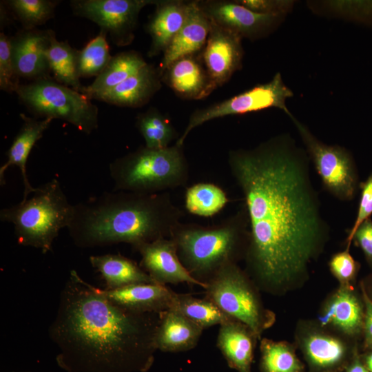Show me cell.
Segmentation results:
<instances>
[{"mask_svg": "<svg viewBox=\"0 0 372 372\" xmlns=\"http://www.w3.org/2000/svg\"><path fill=\"white\" fill-rule=\"evenodd\" d=\"M310 163L287 134L229 152L249 220L246 272L267 292L280 293L303 280L329 238Z\"/></svg>", "mask_w": 372, "mask_h": 372, "instance_id": "6da1fadb", "label": "cell"}, {"mask_svg": "<svg viewBox=\"0 0 372 372\" xmlns=\"http://www.w3.org/2000/svg\"><path fill=\"white\" fill-rule=\"evenodd\" d=\"M159 319L114 304L72 270L48 329L56 364L65 372H147Z\"/></svg>", "mask_w": 372, "mask_h": 372, "instance_id": "7a4b0ae2", "label": "cell"}, {"mask_svg": "<svg viewBox=\"0 0 372 372\" xmlns=\"http://www.w3.org/2000/svg\"><path fill=\"white\" fill-rule=\"evenodd\" d=\"M183 211L168 192L142 194L113 191L74 205L67 227L74 244L81 248L130 244L134 249L169 238L180 223Z\"/></svg>", "mask_w": 372, "mask_h": 372, "instance_id": "3957f363", "label": "cell"}, {"mask_svg": "<svg viewBox=\"0 0 372 372\" xmlns=\"http://www.w3.org/2000/svg\"><path fill=\"white\" fill-rule=\"evenodd\" d=\"M169 238L186 269L206 285L221 268L245 258L249 229L245 205L217 225L179 223Z\"/></svg>", "mask_w": 372, "mask_h": 372, "instance_id": "277c9868", "label": "cell"}, {"mask_svg": "<svg viewBox=\"0 0 372 372\" xmlns=\"http://www.w3.org/2000/svg\"><path fill=\"white\" fill-rule=\"evenodd\" d=\"M183 145L138 147L110 165L114 191L158 194L187 185L189 165Z\"/></svg>", "mask_w": 372, "mask_h": 372, "instance_id": "5b68a950", "label": "cell"}, {"mask_svg": "<svg viewBox=\"0 0 372 372\" xmlns=\"http://www.w3.org/2000/svg\"><path fill=\"white\" fill-rule=\"evenodd\" d=\"M33 196L0 211V220L13 224L18 243L52 251L59 231L68 227L74 205L65 195L59 182L52 179L37 187Z\"/></svg>", "mask_w": 372, "mask_h": 372, "instance_id": "8992f818", "label": "cell"}, {"mask_svg": "<svg viewBox=\"0 0 372 372\" xmlns=\"http://www.w3.org/2000/svg\"><path fill=\"white\" fill-rule=\"evenodd\" d=\"M254 285L246 271L232 263L221 268L204 289L205 298L260 338L273 324L275 316L265 307Z\"/></svg>", "mask_w": 372, "mask_h": 372, "instance_id": "52a82bcc", "label": "cell"}, {"mask_svg": "<svg viewBox=\"0 0 372 372\" xmlns=\"http://www.w3.org/2000/svg\"><path fill=\"white\" fill-rule=\"evenodd\" d=\"M15 92L31 112L43 118L61 119L87 134L97 129L99 111L91 99L50 77L20 84Z\"/></svg>", "mask_w": 372, "mask_h": 372, "instance_id": "ba28073f", "label": "cell"}, {"mask_svg": "<svg viewBox=\"0 0 372 372\" xmlns=\"http://www.w3.org/2000/svg\"><path fill=\"white\" fill-rule=\"evenodd\" d=\"M289 117L300 134L324 189L340 201L352 200L360 183L351 153L344 147L324 143L292 114Z\"/></svg>", "mask_w": 372, "mask_h": 372, "instance_id": "9c48e42d", "label": "cell"}, {"mask_svg": "<svg viewBox=\"0 0 372 372\" xmlns=\"http://www.w3.org/2000/svg\"><path fill=\"white\" fill-rule=\"evenodd\" d=\"M293 96L292 91L284 83L280 73L265 83L258 84L229 99L194 112L176 144L183 145L188 134L196 127L218 118L243 114L275 107L288 116L286 101Z\"/></svg>", "mask_w": 372, "mask_h": 372, "instance_id": "30bf717a", "label": "cell"}, {"mask_svg": "<svg viewBox=\"0 0 372 372\" xmlns=\"http://www.w3.org/2000/svg\"><path fill=\"white\" fill-rule=\"evenodd\" d=\"M150 0H75L71 1L74 14L96 23L110 35L117 45L131 43L138 16Z\"/></svg>", "mask_w": 372, "mask_h": 372, "instance_id": "8fae6325", "label": "cell"}, {"mask_svg": "<svg viewBox=\"0 0 372 372\" xmlns=\"http://www.w3.org/2000/svg\"><path fill=\"white\" fill-rule=\"evenodd\" d=\"M211 23L203 59L213 91L227 82L241 68L243 49L241 37L212 21Z\"/></svg>", "mask_w": 372, "mask_h": 372, "instance_id": "7c38bea8", "label": "cell"}, {"mask_svg": "<svg viewBox=\"0 0 372 372\" xmlns=\"http://www.w3.org/2000/svg\"><path fill=\"white\" fill-rule=\"evenodd\" d=\"M208 18L216 24L241 37L256 39L272 30L283 15L255 12L237 1L198 3Z\"/></svg>", "mask_w": 372, "mask_h": 372, "instance_id": "4fadbf2b", "label": "cell"}, {"mask_svg": "<svg viewBox=\"0 0 372 372\" xmlns=\"http://www.w3.org/2000/svg\"><path fill=\"white\" fill-rule=\"evenodd\" d=\"M141 267L156 284L187 283L205 288L206 285L195 279L180 262L175 242L170 238H162L139 245Z\"/></svg>", "mask_w": 372, "mask_h": 372, "instance_id": "5bb4252c", "label": "cell"}, {"mask_svg": "<svg viewBox=\"0 0 372 372\" xmlns=\"http://www.w3.org/2000/svg\"><path fill=\"white\" fill-rule=\"evenodd\" d=\"M54 32L24 30L11 39V54L17 76L37 80L50 77L46 51Z\"/></svg>", "mask_w": 372, "mask_h": 372, "instance_id": "9a60e30c", "label": "cell"}, {"mask_svg": "<svg viewBox=\"0 0 372 372\" xmlns=\"http://www.w3.org/2000/svg\"><path fill=\"white\" fill-rule=\"evenodd\" d=\"M114 304L137 313H159L172 308L176 294L173 290L155 283H139L114 289H103Z\"/></svg>", "mask_w": 372, "mask_h": 372, "instance_id": "2e32d148", "label": "cell"}, {"mask_svg": "<svg viewBox=\"0 0 372 372\" xmlns=\"http://www.w3.org/2000/svg\"><path fill=\"white\" fill-rule=\"evenodd\" d=\"M211 20L200 8L198 2L189 3L187 19L163 52L160 74L176 60L193 55L205 48L210 29Z\"/></svg>", "mask_w": 372, "mask_h": 372, "instance_id": "e0dca14e", "label": "cell"}, {"mask_svg": "<svg viewBox=\"0 0 372 372\" xmlns=\"http://www.w3.org/2000/svg\"><path fill=\"white\" fill-rule=\"evenodd\" d=\"M256 338L248 326L231 319L220 325L217 347L230 368L238 372H251Z\"/></svg>", "mask_w": 372, "mask_h": 372, "instance_id": "ac0fdd59", "label": "cell"}, {"mask_svg": "<svg viewBox=\"0 0 372 372\" xmlns=\"http://www.w3.org/2000/svg\"><path fill=\"white\" fill-rule=\"evenodd\" d=\"M23 125L7 152V161L0 167V184H5V173L12 166H17L22 176L24 191L22 200H25L29 194L34 193L37 188L29 183L26 172V163L29 154L35 143L43 136L49 127L52 118H45L37 120L24 114L21 115Z\"/></svg>", "mask_w": 372, "mask_h": 372, "instance_id": "d6986e66", "label": "cell"}, {"mask_svg": "<svg viewBox=\"0 0 372 372\" xmlns=\"http://www.w3.org/2000/svg\"><path fill=\"white\" fill-rule=\"evenodd\" d=\"M159 318L155 335L157 350L182 352L197 345L203 331L201 327L173 309L159 313Z\"/></svg>", "mask_w": 372, "mask_h": 372, "instance_id": "ffe728a7", "label": "cell"}, {"mask_svg": "<svg viewBox=\"0 0 372 372\" xmlns=\"http://www.w3.org/2000/svg\"><path fill=\"white\" fill-rule=\"evenodd\" d=\"M159 87L158 74L147 64L121 83L93 99L117 106L137 107L147 103Z\"/></svg>", "mask_w": 372, "mask_h": 372, "instance_id": "44dd1931", "label": "cell"}, {"mask_svg": "<svg viewBox=\"0 0 372 372\" xmlns=\"http://www.w3.org/2000/svg\"><path fill=\"white\" fill-rule=\"evenodd\" d=\"M157 5L147 25L152 38L149 56L166 50L183 26L189 11V3L180 1H163Z\"/></svg>", "mask_w": 372, "mask_h": 372, "instance_id": "7402d4cb", "label": "cell"}, {"mask_svg": "<svg viewBox=\"0 0 372 372\" xmlns=\"http://www.w3.org/2000/svg\"><path fill=\"white\" fill-rule=\"evenodd\" d=\"M318 320L322 326L331 325L345 334L358 333L364 324L361 304L347 285H342L327 303Z\"/></svg>", "mask_w": 372, "mask_h": 372, "instance_id": "603a6c76", "label": "cell"}, {"mask_svg": "<svg viewBox=\"0 0 372 372\" xmlns=\"http://www.w3.org/2000/svg\"><path fill=\"white\" fill-rule=\"evenodd\" d=\"M163 73L167 83L180 96L198 99L212 92L206 70L193 55L176 60Z\"/></svg>", "mask_w": 372, "mask_h": 372, "instance_id": "cb8c5ba5", "label": "cell"}, {"mask_svg": "<svg viewBox=\"0 0 372 372\" xmlns=\"http://www.w3.org/2000/svg\"><path fill=\"white\" fill-rule=\"evenodd\" d=\"M89 259L92 266L104 280L105 289H114L133 284L155 283L142 267L121 255L91 256Z\"/></svg>", "mask_w": 372, "mask_h": 372, "instance_id": "d4e9b609", "label": "cell"}, {"mask_svg": "<svg viewBox=\"0 0 372 372\" xmlns=\"http://www.w3.org/2000/svg\"><path fill=\"white\" fill-rule=\"evenodd\" d=\"M147 65L141 55L135 51L117 54L112 56L105 69L90 85L83 86L81 93L92 99L121 83Z\"/></svg>", "mask_w": 372, "mask_h": 372, "instance_id": "484cf974", "label": "cell"}, {"mask_svg": "<svg viewBox=\"0 0 372 372\" xmlns=\"http://www.w3.org/2000/svg\"><path fill=\"white\" fill-rule=\"evenodd\" d=\"M301 347L307 361L316 369L338 366L347 355L346 345L341 340L322 332L307 334L302 339Z\"/></svg>", "mask_w": 372, "mask_h": 372, "instance_id": "4316f807", "label": "cell"}, {"mask_svg": "<svg viewBox=\"0 0 372 372\" xmlns=\"http://www.w3.org/2000/svg\"><path fill=\"white\" fill-rule=\"evenodd\" d=\"M77 52L67 41H58L54 34L46 56L56 81L81 92L83 86L77 72Z\"/></svg>", "mask_w": 372, "mask_h": 372, "instance_id": "83f0119b", "label": "cell"}, {"mask_svg": "<svg viewBox=\"0 0 372 372\" xmlns=\"http://www.w3.org/2000/svg\"><path fill=\"white\" fill-rule=\"evenodd\" d=\"M170 309L179 312L203 330L234 319L208 298L200 299L189 294L176 293Z\"/></svg>", "mask_w": 372, "mask_h": 372, "instance_id": "f1b7e54d", "label": "cell"}, {"mask_svg": "<svg viewBox=\"0 0 372 372\" xmlns=\"http://www.w3.org/2000/svg\"><path fill=\"white\" fill-rule=\"evenodd\" d=\"M229 199L225 191L214 183H196L186 189L185 205L191 214L210 217L222 210Z\"/></svg>", "mask_w": 372, "mask_h": 372, "instance_id": "f546056e", "label": "cell"}, {"mask_svg": "<svg viewBox=\"0 0 372 372\" xmlns=\"http://www.w3.org/2000/svg\"><path fill=\"white\" fill-rule=\"evenodd\" d=\"M261 372H302L304 367L287 342L267 338L260 341Z\"/></svg>", "mask_w": 372, "mask_h": 372, "instance_id": "4dcf8cb0", "label": "cell"}, {"mask_svg": "<svg viewBox=\"0 0 372 372\" xmlns=\"http://www.w3.org/2000/svg\"><path fill=\"white\" fill-rule=\"evenodd\" d=\"M136 126L145 140V145L149 148H166L177 136L169 120L154 109L140 114Z\"/></svg>", "mask_w": 372, "mask_h": 372, "instance_id": "1f68e13d", "label": "cell"}, {"mask_svg": "<svg viewBox=\"0 0 372 372\" xmlns=\"http://www.w3.org/2000/svg\"><path fill=\"white\" fill-rule=\"evenodd\" d=\"M107 33L101 30L77 52V72L79 78L99 76L112 59L106 39Z\"/></svg>", "mask_w": 372, "mask_h": 372, "instance_id": "d6a6232c", "label": "cell"}, {"mask_svg": "<svg viewBox=\"0 0 372 372\" xmlns=\"http://www.w3.org/2000/svg\"><path fill=\"white\" fill-rule=\"evenodd\" d=\"M58 1L10 0L8 6L23 25L24 30H33L53 17Z\"/></svg>", "mask_w": 372, "mask_h": 372, "instance_id": "836d02e7", "label": "cell"}, {"mask_svg": "<svg viewBox=\"0 0 372 372\" xmlns=\"http://www.w3.org/2000/svg\"><path fill=\"white\" fill-rule=\"evenodd\" d=\"M15 74L12 54L11 39L3 32L0 34V88L1 90L16 92L19 85Z\"/></svg>", "mask_w": 372, "mask_h": 372, "instance_id": "e575fe53", "label": "cell"}, {"mask_svg": "<svg viewBox=\"0 0 372 372\" xmlns=\"http://www.w3.org/2000/svg\"><path fill=\"white\" fill-rule=\"evenodd\" d=\"M329 266L333 275L344 285H349L358 270V263L351 255L349 249L333 254Z\"/></svg>", "mask_w": 372, "mask_h": 372, "instance_id": "d590c367", "label": "cell"}, {"mask_svg": "<svg viewBox=\"0 0 372 372\" xmlns=\"http://www.w3.org/2000/svg\"><path fill=\"white\" fill-rule=\"evenodd\" d=\"M360 198L356 217L346 240V249H349L355 232L362 223L370 218L372 214V173L366 180L360 183Z\"/></svg>", "mask_w": 372, "mask_h": 372, "instance_id": "8d00e7d4", "label": "cell"}, {"mask_svg": "<svg viewBox=\"0 0 372 372\" xmlns=\"http://www.w3.org/2000/svg\"><path fill=\"white\" fill-rule=\"evenodd\" d=\"M237 1L255 12L283 16L291 10L293 4L291 1L242 0Z\"/></svg>", "mask_w": 372, "mask_h": 372, "instance_id": "74e56055", "label": "cell"}, {"mask_svg": "<svg viewBox=\"0 0 372 372\" xmlns=\"http://www.w3.org/2000/svg\"><path fill=\"white\" fill-rule=\"evenodd\" d=\"M353 240L361 248L366 260L372 264V220L362 223L355 232Z\"/></svg>", "mask_w": 372, "mask_h": 372, "instance_id": "f35d334b", "label": "cell"}, {"mask_svg": "<svg viewBox=\"0 0 372 372\" xmlns=\"http://www.w3.org/2000/svg\"><path fill=\"white\" fill-rule=\"evenodd\" d=\"M363 298L365 304V314L364 315V328L367 344L372 343V300L366 294L362 286Z\"/></svg>", "mask_w": 372, "mask_h": 372, "instance_id": "ab89813d", "label": "cell"}, {"mask_svg": "<svg viewBox=\"0 0 372 372\" xmlns=\"http://www.w3.org/2000/svg\"><path fill=\"white\" fill-rule=\"evenodd\" d=\"M347 372H370L359 360L355 358L347 367Z\"/></svg>", "mask_w": 372, "mask_h": 372, "instance_id": "60d3db41", "label": "cell"}, {"mask_svg": "<svg viewBox=\"0 0 372 372\" xmlns=\"http://www.w3.org/2000/svg\"><path fill=\"white\" fill-rule=\"evenodd\" d=\"M366 368L370 372H372V353L367 355L366 358Z\"/></svg>", "mask_w": 372, "mask_h": 372, "instance_id": "b9f144b4", "label": "cell"}, {"mask_svg": "<svg viewBox=\"0 0 372 372\" xmlns=\"http://www.w3.org/2000/svg\"><path fill=\"white\" fill-rule=\"evenodd\" d=\"M369 347H371L372 348V343L369 345Z\"/></svg>", "mask_w": 372, "mask_h": 372, "instance_id": "7bdbcfd3", "label": "cell"}]
</instances>
